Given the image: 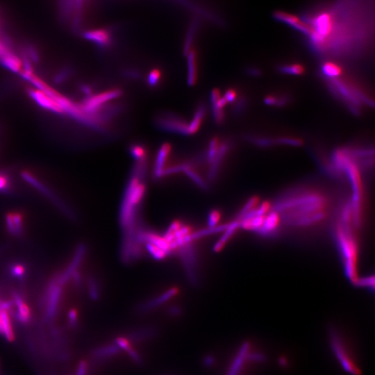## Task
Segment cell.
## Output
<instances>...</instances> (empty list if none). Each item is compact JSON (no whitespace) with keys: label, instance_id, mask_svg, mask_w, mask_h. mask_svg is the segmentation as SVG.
Returning <instances> with one entry per match:
<instances>
[{"label":"cell","instance_id":"83f0119b","mask_svg":"<svg viewBox=\"0 0 375 375\" xmlns=\"http://www.w3.org/2000/svg\"><path fill=\"white\" fill-rule=\"evenodd\" d=\"M221 140L218 136H214L212 139L209 141L206 150L203 154L204 160H205L209 165L214 159L215 156L217 154L218 149H219L220 145H221Z\"/></svg>","mask_w":375,"mask_h":375},{"label":"cell","instance_id":"5bb4252c","mask_svg":"<svg viewBox=\"0 0 375 375\" xmlns=\"http://www.w3.org/2000/svg\"><path fill=\"white\" fill-rule=\"evenodd\" d=\"M188 84L190 86H195L198 80V62L197 53L195 49H191L187 54Z\"/></svg>","mask_w":375,"mask_h":375},{"label":"cell","instance_id":"7402d4cb","mask_svg":"<svg viewBox=\"0 0 375 375\" xmlns=\"http://www.w3.org/2000/svg\"><path fill=\"white\" fill-rule=\"evenodd\" d=\"M115 344L118 346L119 348L126 351L131 360L134 361L135 364L139 365L143 364L142 358L141 357L139 353L131 347L130 342L127 340V338L124 337L116 338Z\"/></svg>","mask_w":375,"mask_h":375},{"label":"cell","instance_id":"d6a6232c","mask_svg":"<svg viewBox=\"0 0 375 375\" xmlns=\"http://www.w3.org/2000/svg\"><path fill=\"white\" fill-rule=\"evenodd\" d=\"M11 216L14 226V236H20L23 231V217L19 213H13Z\"/></svg>","mask_w":375,"mask_h":375},{"label":"cell","instance_id":"8d00e7d4","mask_svg":"<svg viewBox=\"0 0 375 375\" xmlns=\"http://www.w3.org/2000/svg\"><path fill=\"white\" fill-rule=\"evenodd\" d=\"M355 284L359 286H364V287L374 290L375 278L374 277L359 278L356 281Z\"/></svg>","mask_w":375,"mask_h":375},{"label":"cell","instance_id":"4fadbf2b","mask_svg":"<svg viewBox=\"0 0 375 375\" xmlns=\"http://www.w3.org/2000/svg\"><path fill=\"white\" fill-rule=\"evenodd\" d=\"M47 315L49 318H52L55 315L60 301L61 286L59 285L56 280L53 281L47 290Z\"/></svg>","mask_w":375,"mask_h":375},{"label":"cell","instance_id":"6da1fadb","mask_svg":"<svg viewBox=\"0 0 375 375\" xmlns=\"http://www.w3.org/2000/svg\"><path fill=\"white\" fill-rule=\"evenodd\" d=\"M375 0H323L304 10L302 35L318 55L356 54L374 33Z\"/></svg>","mask_w":375,"mask_h":375},{"label":"cell","instance_id":"e575fe53","mask_svg":"<svg viewBox=\"0 0 375 375\" xmlns=\"http://www.w3.org/2000/svg\"><path fill=\"white\" fill-rule=\"evenodd\" d=\"M239 96L240 95H238V91L234 88H228L225 91L224 95H223V97H224L225 100L227 102L228 105L229 104H232L233 105Z\"/></svg>","mask_w":375,"mask_h":375},{"label":"cell","instance_id":"9c48e42d","mask_svg":"<svg viewBox=\"0 0 375 375\" xmlns=\"http://www.w3.org/2000/svg\"><path fill=\"white\" fill-rule=\"evenodd\" d=\"M281 226L282 222L280 216L277 211L272 209L265 217V221L258 234L263 238H272L279 233Z\"/></svg>","mask_w":375,"mask_h":375},{"label":"cell","instance_id":"1f68e13d","mask_svg":"<svg viewBox=\"0 0 375 375\" xmlns=\"http://www.w3.org/2000/svg\"><path fill=\"white\" fill-rule=\"evenodd\" d=\"M277 144L284 145V146H302V140L298 139V138L293 137V136H282L276 140Z\"/></svg>","mask_w":375,"mask_h":375},{"label":"cell","instance_id":"74e56055","mask_svg":"<svg viewBox=\"0 0 375 375\" xmlns=\"http://www.w3.org/2000/svg\"><path fill=\"white\" fill-rule=\"evenodd\" d=\"M12 50L13 49L10 47L8 39L5 37H0V59Z\"/></svg>","mask_w":375,"mask_h":375},{"label":"cell","instance_id":"7a4b0ae2","mask_svg":"<svg viewBox=\"0 0 375 375\" xmlns=\"http://www.w3.org/2000/svg\"><path fill=\"white\" fill-rule=\"evenodd\" d=\"M332 195L320 188L301 186L281 194L272 204L282 225L297 231L320 227L334 214Z\"/></svg>","mask_w":375,"mask_h":375},{"label":"cell","instance_id":"7bdbcfd3","mask_svg":"<svg viewBox=\"0 0 375 375\" xmlns=\"http://www.w3.org/2000/svg\"><path fill=\"white\" fill-rule=\"evenodd\" d=\"M89 286L90 296H91V298L94 300L98 299V291L96 283H95L94 280H90Z\"/></svg>","mask_w":375,"mask_h":375},{"label":"cell","instance_id":"d4e9b609","mask_svg":"<svg viewBox=\"0 0 375 375\" xmlns=\"http://www.w3.org/2000/svg\"><path fill=\"white\" fill-rule=\"evenodd\" d=\"M120 349L116 344H110L103 346L97 349L96 351L94 352V356L95 358L99 359H107L109 358H112V356L117 355L120 354Z\"/></svg>","mask_w":375,"mask_h":375},{"label":"cell","instance_id":"4dcf8cb0","mask_svg":"<svg viewBox=\"0 0 375 375\" xmlns=\"http://www.w3.org/2000/svg\"><path fill=\"white\" fill-rule=\"evenodd\" d=\"M233 112L236 116L241 115L245 112V109L247 108V105H248V100H247L246 97L242 96L238 97L236 102L233 104Z\"/></svg>","mask_w":375,"mask_h":375},{"label":"cell","instance_id":"484cf974","mask_svg":"<svg viewBox=\"0 0 375 375\" xmlns=\"http://www.w3.org/2000/svg\"><path fill=\"white\" fill-rule=\"evenodd\" d=\"M129 151L136 162L144 161L148 160V148L141 143H131L129 148Z\"/></svg>","mask_w":375,"mask_h":375},{"label":"cell","instance_id":"7c38bea8","mask_svg":"<svg viewBox=\"0 0 375 375\" xmlns=\"http://www.w3.org/2000/svg\"><path fill=\"white\" fill-rule=\"evenodd\" d=\"M85 252H86V247L83 245H80L76 250L73 260H72L71 265H68L64 273L61 274L60 277L56 279V281L59 285L62 286L66 284L69 280L70 278L72 277L73 274L77 271L78 267H79L80 264L82 262L83 257H84Z\"/></svg>","mask_w":375,"mask_h":375},{"label":"cell","instance_id":"3957f363","mask_svg":"<svg viewBox=\"0 0 375 375\" xmlns=\"http://www.w3.org/2000/svg\"><path fill=\"white\" fill-rule=\"evenodd\" d=\"M333 233L345 273L349 280L355 284L358 276L359 242L358 231L353 219L352 206L348 199H342L337 206L334 216Z\"/></svg>","mask_w":375,"mask_h":375},{"label":"cell","instance_id":"f6af8a7d","mask_svg":"<svg viewBox=\"0 0 375 375\" xmlns=\"http://www.w3.org/2000/svg\"><path fill=\"white\" fill-rule=\"evenodd\" d=\"M203 364L206 368H211L214 366L215 358L211 355H206L203 359Z\"/></svg>","mask_w":375,"mask_h":375},{"label":"cell","instance_id":"ac0fdd59","mask_svg":"<svg viewBox=\"0 0 375 375\" xmlns=\"http://www.w3.org/2000/svg\"><path fill=\"white\" fill-rule=\"evenodd\" d=\"M321 72L327 80L339 79L343 74L341 65L332 61H326L322 64Z\"/></svg>","mask_w":375,"mask_h":375},{"label":"cell","instance_id":"8992f818","mask_svg":"<svg viewBox=\"0 0 375 375\" xmlns=\"http://www.w3.org/2000/svg\"><path fill=\"white\" fill-rule=\"evenodd\" d=\"M21 176L24 180L26 181L27 183L33 186L35 188H37L38 190L41 192L44 195L46 196L49 200L54 202V204H55L57 207H59L63 212L65 213L66 215H68L69 217H73V213L70 210L69 208H68V206H66V204H65L62 201H61V199L49 188L48 187H47V186H45V184L40 182L37 177L34 176V175H32L30 172L26 171V170L22 172Z\"/></svg>","mask_w":375,"mask_h":375},{"label":"cell","instance_id":"836d02e7","mask_svg":"<svg viewBox=\"0 0 375 375\" xmlns=\"http://www.w3.org/2000/svg\"><path fill=\"white\" fill-rule=\"evenodd\" d=\"M122 75L124 77L129 80H133V81H138L142 77V74H141V71L136 68H125L122 71Z\"/></svg>","mask_w":375,"mask_h":375},{"label":"cell","instance_id":"ab89813d","mask_svg":"<svg viewBox=\"0 0 375 375\" xmlns=\"http://www.w3.org/2000/svg\"><path fill=\"white\" fill-rule=\"evenodd\" d=\"M10 187V180L8 175L0 173V192L7 190Z\"/></svg>","mask_w":375,"mask_h":375},{"label":"cell","instance_id":"b9f144b4","mask_svg":"<svg viewBox=\"0 0 375 375\" xmlns=\"http://www.w3.org/2000/svg\"><path fill=\"white\" fill-rule=\"evenodd\" d=\"M68 320L72 326H75L78 322V312L76 309H71L68 313Z\"/></svg>","mask_w":375,"mask_h":375},{"label":"cell","instance_id":"f546056e","mask_svg":"<svg viewBox=\"0 0 375 375\" xmlns=\"http://www.w3.org/2000/svg\"><path fill=\"white\" fill-rule=\"evenodd\" d=\"M250 141L255 146L267 148L273 146L277 144V141L272 138L265 137V136H252Z\"/></svg>","mask_w":375,"mask_h":375},{"label":"cell","instance_id":"8fae6325","mask_svg":"<svg viewBox=\"0 0 375 375\" xmlns=\"http://www.w3.org/2000/svg\"><path fill=\"white\" fill-rule=\"evenodd\" d=\"M172 150H173V147L170 143H163L160 146L154 168V176L157 178L163 177Z\"/></svg>","mask_w":375,"mask_h":375},{"label":"cell","instance_id":"cb8c5ba5","mask_svg":"<svg viewBox=\"0 0 375 375\" xmlns=\"http://www.w3.org/2000/svg\"><path fill=\"white\" fill-rule=\"evenodd\" d=\"M278 71L284 75L291 76H301L306 72V68L304 65L298 63H289L279 65Z\"/></svg>","mask_w":375,"mask_h":375},{"label":"cell","instance_id":"f35d334b","mask_svg":"<svg viewBox=\"0 0 375 375\" xmlns=\"http://www.w3.org/2000/svg\"><path fill=\"white\" fill-rule=\"evenodd\" d=\"M221 219V214L218 211H211L209 216V225L211 229H214L217 226Z\"/></svg>","mask_w":375,"mask_h":375},{"label":"cell","instance_id":"30bf717a","mask_svg":"<svg viewBox=\"0 0 375 375\" xmlns=\"http://www.w3.org/2000/svg\"><path fill=\"white\" fill-rule=\"evenodd\" d=\"M83 37L88 41L102 49L108 48L112 45V34L110 30L105 28L94 29L83 32Z\"/></svg>","mask_w":375,"mask_h":375},{"label":"cell","instance_id":"ba28073f","mask_svg":"<svg viewBox=\"0 0 375 375\" xmlns=\"http://www.w3.org/2000/svg\"><path fill=\"white\" fill-rule=\"evenodd\" d=\"M232 148L233 143L231 140L225 139L224 141H221L217 154L209 164V174H208L209 180H214L218 177L225 159L231 152Z\"/></svg>","mask_w":375,"mask_h":375},{"label":"cell","instance_id":"d6986e66","mask_svg":"<svg viewBox=\"0 0 375 375\" xmlns=\"http://www.w3.org/2000/svg\"><path fill=\"white\" fill-rule=\"evenodd\" d=\"M13 300L16 306V316L21 323H27L31 319V311L28 305L18 293L13 294Z\"/></svg>","mask_w":375,"mask_h":375},{"label":"cell","instance_id":"ffe728a7","mask_svg":"<svg viewBox=\"0 0 375 375\" xmlns=\"http://www.w3.org/2000/svg\"><path fill=\"white\" fill-rule=\"evenodd\" d=\"M177 292V290L176 289L170 290V291H167L165 294L162 295V296L158 297L156 299L151 300V301L141 305V306L138 308V311L139 313H146V312L151 311L153 308L157 307L160 305L163 304L165 301H168L172 297L176 295Z\"/></svg>","mask_w":375,"mask_h":375},{"label":"cell","instance_id":"e0dca14e","mask_svg":"<svg viewBox=\"0 0 375 375\" xmlns=\"http://www.w3.org/2000/svg\"><path fill=\"white\" fill-rule=\"evenodd\" d=\"M157 329L154 327H142V328L131 332L128 334L127 338L129 341L141 342L151 338L157 335Z\"/></svg>","mask_w":375,"mask_h":375},{"label":"cell","instance_id":"ee69618b","mask_svg":"<svg viewBox=\"0 0 375 375\" xmlns=\"http://www.w3.org/2000/svg\"><path fill=\"white\" fill-rule=\"evenodd\" d=\"M87 371H88V364L85 361H81L76 371V375H86Z\"/></svg>","mask_w":375,"mask_h":375},{"label":"cell","instance_id":"f1b7e54d","mask_svg":"<svg viewBox=\"0 0 375 375\" xmlns=\"http://www.w3.org/2000/svg\"><path fill=\"white\" fill-rule=\"evenodd\" d=\"M197 27H198V22L197 20H194L191 25H190V28H189L187 36V39H186L185 42H184L183 52L185 56H187L189 51L192 49V42H193L194 38H195Z\"/></svg>","mask_w":375,"mask_h":375},{"label":"cell","instance_id":"9a60e30c","mask_svg":"<svg viewBox=\"0 0 375 375\" xmlns=\"http://www.w3.org/2000/svg\"><path fill=\"white\" fill-rule=\"evenodd\" d=\"M207 107L204 102H200L195 109L191 122L189 123L188 136L194 135L199 130L205 119Z\"/></svg>","mask_w":375,"mask_h":375},{"label":"cell","instance_id":"bcb514c9","mask_svg":"<svg viewBox=\"0 0 375 375\" xmlns=\"http://www.w3.org/2000/svg\"><path fill=\"white\" fill-rule=\"evenodd\" d=\"M168 313L170 316L177 317L182 314V309L178 306H171L168 309Z\"/></svg>","mask_w":375,"mask_h":375},{"label":"cell","instance_id":"60d3db41","mask_svg":"<svg viewBox=\"0 0 375 375\" xmlns=\"http://www.w3.org/2000/svg\"><path fill=\"white\" fill-rule=\"evenodd\" d=\"M245 71H246L247 74L253 76V77H259L262 75V70L259 69L258 67H256V66H248Z\"/></svg>","mask_w":375,"mask_h":375},{"label":"cell","instance_id":"5b68a950","mask_svg":"<svg viewBox=\"0 0 375 375\" xmlns=\"http://www.w3.org/2000/svg\"><path fill=\"white\" fill-rule=\"evenodd\" d=\"M155 124L161 130L188 136L189 122L180 115L171 112H163L155 118Z\"/></svg>","mask_w":375,"mask_h":375},{"label":"cell","instance_id":"44dd1931","mask_svg":"<svg viewBox=\"0 0 375 375\" xmlns=\"http://www.w3.org/2000/svg\"><path fill=\"white\" fill-rule=\"evenodd\" d=\"M291 102V97L287 93L270 94L264 98V103L273 107H285Z\"/></svg>","mask_w":375,"mask_h":375},{"label":"cell","instance_id":"d590c367","mask_svg":"<svg viewBox=\"0 0 375 375\" xmlns=\"http://www.w3.org/2000/svg\"><path fill=\"white\" fill-rule=\"evenodd\" d=\"M11 275L17 279H21L25 274V268L21 264L15 263L11 265L10 268Z\"/></svg>","mask_w":375,"mask_h":375},{"label":"cell","instance_id":"277c9868","mask_svg":"<svg viewBox=\"0 0 375 375\" xmlns=\"http://www.w3.org/2000/svg\"><path fill=\"white\" fill-rule=\"evenodd\" d=\"M329 333L331 348L343 370L352 375H360V368L356 362L350 349L341 334L332 327L329 331Z\"/></svg>","mask_w":375,"mask_h":375},{"label":"cell","instance_id":"4316f807","mask_svg":"<svg viewBox=\"0 0 375 375\" xmlns=\"http://www.w3.org/2000/svg\"><path fill=\"white\" fill-rule=\"evenodd\" d=\"M163 71L159 68L154 67L148 72L146 76L147 86L151 89L157 88L163 80Z\"/></svg>","mask_w":375,"mask_h":375},{"label":"cell","instance_id":"603a6c76","mask_svg":"<svg viewBox=\"0 0 375 375\" xmlns=\"http://www.w3.org/2000/svg\"><path fill=\"white\" fill-rule=\"evenodd\" d=\"M2 318L3 335L6 337L8 341L12 342L14 340L15 334L12 325L11 317H10L8 310L0 308Z\"/></svg>","mask_w":375,"mask_h":375},{"label":"cell","instance_id":"2e32d148","mask_svg":"<svg viewBox=\"0 0 375 375\" xmlns=\"http://www.w3.org/2000/svg\"><path fill=\"white\" fill-rule=\"evenodd\" d=\"M0 63L4 66L6 69L9 70L13 73H19L23 69L24 63L23 59L20 57L18 54H15L13 50L7 53L6 55L2 56L0 59Z\"/></svg>","mask_w":375,"mask_h":375},{"label":"cell","instance_id":"52a82bcc","mask_svg":"<svg viewBox=\"0 0 375 375\" xmlns=\"http://www.w3.org/2000/svg\"><path fill=\"white\" fill-rule=\"evenodd\" d=\"M27 92L32 100L42 109L58 115H65L64 109L48 94L35 87H28Z\"/></svg>","mask_w":375,"mask_h":375}]
</instances>
